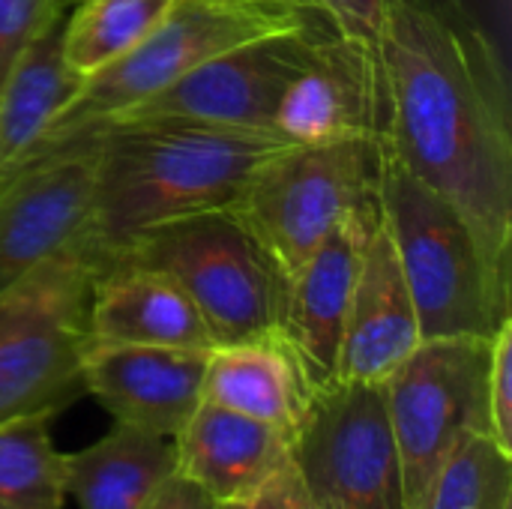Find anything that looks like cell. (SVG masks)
<instances>
[{
  "instance_id": "cell-1",
  "label": "cell",
  "mask_w": 512,
  "mask_h": 509,
  "mask_svg": "<svg viewBox=\"0 0 512 509\" xmlns=\"http://www.w3.org/2000/svg\"><path fill=\"white\" fill-rule=\"evenodd\" d=\"M384 147L471 228L512 294V105L504 60L465 0H390Z\"/></svg>"
},
{
  "instance_id": "cell-2",
  "label": "cell",
  "mask_w": 512,
  "mask_h": 509,
  "mask_svg": "<svg viewBox=\"0 0 512 509\" xmlns=\"http://www.w3.org/2000/svg\"><path fill=\"white\" fill-rule=\"evenodd\" d=\"M285 144L291 141L276 132L156 120L99 126L48 156L75 147L96 153L90 216L78 240L108 261L111 252L141 231L201 213L234 210L252 171Z\"/></svg>"
},
{
  "instance_id": "cell-3",
  "label": "cell",
  "mask_w": 512,
  "mask_h": 509,
  "mask_svg": "<svg viewBox=\"0 0 512 509\" xmlns=\"http://www.w3.org/2000/svg\"><path fill=\"white\" fill-rule=\"evenodd\" d=\"M378 204L423 339H495L512 318V294L492 279L459 210L411 174L381 141Z\"/></svg>"
},
{
  "instance_id": "cell-4",
  "label": "cell",
  "mask_w": 512,
  "mask_h": 509,
  "mask_svg": "<svg viewBox=\"0 0 512 509\" xmlns=\"http://www.w3.org/2000/svg\"><path fill=\"white\" fill-rule=\"evenodd\" d=\"M312 18H318L312 6L282 0H177L168 18L141 45L84 78L81 90L48 123L42 138L0 174L36 162L114 114L162 93L204 60L243 42L303 27Z\"/></svg>"
},
{
  "instance_id": "cell-5",
  "label": "cell",
  "mask_w": 512,
  "mask_h": 509,
  "mask_svg": "<svg viewBox=\"0 0 512 509\" xmlns=\"http://www.w3.org/2000/svg\"><path fill=\"white\" fill-rule=\"evenodd\" d=\"M105 261L81 240L0 291V423L60 414L84 396L93 282Z\"/></svg>"
},
{
  "instance_id": "cell-6",
  "label": "cell",
  "mask_w": 512,
  "mask_h": 509,
  "mask_svg": "<svg viewBox=\"0 0 512 509\" xmlns=\"http://www.w3.org/2000/svg\"><path fill=\"white\" fill-rule=\"evenodd\" d=\"M108 258L171 276L195 303L216 348L282 339L288 276L234 210L156 225Z\"/></svg>"
},
{
  "instance_id": "cell-7",
  "label": "cell",
  "mask_w": 512,
  "mask_h": 509,
  "mask_svg": "<svg viewBox=\"0 0 512 509\" xmlns=\"http://www.w3.org/2000/svg\"><path fill=\"white\" fill-rule=\"evenodd\" d=\"M381 138L285 144L249 177L234 213L291 279L357 210L378 201Z\"/></svg>"
},
{
  "instance_id": "cell-8",
  "label": "cell",
  "mask_w": 512,
  "mask_h": 509,
  "mask_svg": "<svg viewBox=\"0 0 512 509\" xmlns=\"http://www.w3.org/2000/svg\"><path fill=\"white\" fill-rule=\"evenodd\" d=\"M492 339H423L384 381L408 509H423L450 453L474 432L492 435Z\"/></svg>"
},
{
  "instance_id": "cell-9",
  "label": "cell",
  "mask_w": 512,
  "mask_h": 509,
  "mask_svg": "<svg viewBox=\"0 0 512 509\" xmlns=\"http://www.w3.org/2000/svg\"><path fill=\"white\" fill-rule=\"evenodd\" d=\"M306 495L330 509H408L384 384L336 381L309 396L291 438Z\"/></svg>"
},
{
  "instance_id": "cell-10",
  "label": "cell",
  "mask_w": 512,
  "mask_h": 509,
  "mask_svg": "<svg viewBox=\"0 0 512 509\" xmlns=\"http://www.w3.org/2000/svg\"><path fill=\"white\" fill-rule=\"evenodd\" d=\"M327 27L330 24L318 15L303 27L243 42L204 60L162 93L114 114L102 126L165 120L240 132H276L279 102Z\"/></svg>"
},
{
  "instance_id": "cell-11",
  "label": "cell",
  "mask_w": 512,
  "mask_h": 509,
  "mask_svg": "<svg viewBox=\"0 0 512 509\" xmlns=\"http://www.w3.org/2000/svg\"><path fill=\"white\" fill-rule=\"evenodd\" d=\"M96 153L75 147L0 174V291L84 234Z\"/></svg>"
},
{
  "instance_id": "cell-12",
  "label": "cell",
  "mask_w": 512,
  "mask_h": 509,
  "mask_svg": "<svg viewBox=\"0 0 512 509\" xmlns=\"http://www.w3.org/2000/svg\"><path fill=\"white\" fill-rule=\"evenodd\" d=\"M276 132L291 144L384 138L387 81L381 60L327 27L279 102Z\"/></svg>"
},
{
  "instance_id": "cell-13",
  "label": "cell",
  "mask_w": 512,
  "mask_h": 509,
  "mask_svg": "<svg viewBox=\"0 0 512 509\" xmlns=\"http://www.w3.org/2000/svg\"><path fill=\"white\" fill-rule=\"evenodd\" d=\"M378 222V201L357 210L288 279L282 342L294 354L312 393L339 381L345 318L366 246Z\"/></svg>"
},
{
  "instance_id": "cell-14",
  "label": "cell",
  "mask_w": 512,
  "mask_h": 509,
  "mask_svg": "<svg viewBox=\"0 0 512 509\" xmlns=\"http://www.w3.org/2000/svg\"><path fill=\"white\" fill-rule=\"evenodd\" d=\"M210 351L156 348L90 339L84 351V393L114 423L174 438L204 399Z\"/></svg>"
},
{
  "instance_id": "cell-15",
  "label": "cell",
  "mask_w": 512,
  "mask_h": 509,
  "mask_svg": "<svg viewBox=\"0 0 512 509\" xmlns=\"http://www.w3.org/2000/svg\"><path fill=\"white\" fill-rule=\"evenodd\" d=\"M420 342L417 309L381 216L351 294L339 351V381L384 384Z\"/></svg>"
},
{
  "instance_id": "cell-16",
  "label": "cell",
  "mask_w": 512,
  "mask_h": 509,
  "mask_svg": "<svg viewBox=\"0 0 512 509\" xmlns=\"http://www.w3.org/2000/svg\"><path fill=\"white\" fill-rule=\"evenodd\" d=\"M177 474L216 504H249L291 459V435L201 399L174 435Z\"/></svg>"
},
{
  "instance_id": "cell-17",
  "label": "cell",
  "mask_w": 512,
  "mask_h": 509,
  "mask_svg": "<svg viewBox=\"0 0 512 509\" xmlns=\"http://www.w3.org/2000/svg\"><path fill=\"white\" fill-rule=\"evenodd\" d=\"M90 339L213 351L216 342L186 291L162 270L108 258L93 282Z\"/></svg>"
},
{
  "instance_id": "cell-18",
  "label": "cell",
  "mask_w": 512,
  "mask_h": 509,
  "mask_svg": "<svg viewBox=\"0 0 512 509\" xmlns=\"http://www.w3.org/2000/svg\"><path fill=\"white\" fill-rule=\"evenodd\" d=\"M174 474V438L129 423H114L96 444L63 456L66 495L81 509H144Z\"/></svg>"
},
{
  "instance_id": "cell-19",
  "label": "cell",
  "mask_w": 512,
  "mask_h": 509,
  "mask_svg": "<svg viewBox=\"0 0 512 509\" xmlns=\"http://www.w3.org/2000/svg\"><path fill=\"white\" fill-rule=\"evenodd\" d=\"M309 396L312 390L282 339L219 345L210 351L204 399L213 405L270 423L294 438Z\"/></svg>"
},
{
  "instance_id": "cell-20",
  "label": "cell",
  "mask_w": 512,
  "mask_h": 509,
  "mask_svg": "<svg viewBox=\"0 0 512 509\" xmlns=\"http://www.w3.org/2000/svg\"><path fill=\"white\" fill-rule=\"evenodd\" d=\"M69 12L57 15L15 57L0 81V171L18 162L42 138L48 123L84 84L63 57V24Z\"/></svg>"
},
{
  "instance_id": "cell-21",
  "label": "cell",
  "mask_w": 512,
  "mask_h": 509,
  "mask_svg": "<svg viewBox=\"0 0 512 509\" xmlns=\"http://www.w3.org/2000/svg\"><path fill=\"white\" fill-rule=\"evenodd\" d=\"M177 0H78L63 24V57L81 78L141 45Z\"/></svg>"
},
{
  "instance_id": "cell-22",
  "label": "cell",
  "mask_w": 512,
  "mask_h": 509,
  "mask_svg": "<svg viewBox=\"0 0 512 509\" xmlns=\"http://www.w3.org/2000/svg\"><path fill=\"white\" fill-rule=\"evenodd\" d=\"M54 414L0 423V509H63V453L51 444Z\"/></svg>"
},
{
  "instance_id": "cell-23",
  "label": "cell",
  "mask_w": 512,
  "mask_h": 509,
  "mask_svg": "<svg viewBox=\"0 0 512 509\" xmlns=\"http://www.w3.org/2000/svg\"><path fill=\"white\" fill-rule=\"evenodd\" d=\"M512 456L492 435L474 432L438 471L423 509H510Z\"/></svg>"
},
{
  "instance_id": "cell-24",
  "label": "cell",
  "mask_w": 512,
  "mask_h": 509,
  "mask_svg": "<svg viewBox=\"0 0 512 509\" xmlns=\"http://www.w3.org/2000/svg\"><path fill=\"white\" fill-rule=\"evenodd\" d=\"M78 0H0V81L15 57Z\"/></svg>"
},
{
  "instance_id": "cell-25",
  "label": "cell",
  "mask_w": 512,
  "mask_h": 509,
  "mask_svg": "<svg viewBox=\"0 0 512 509\" xmlns=\"http://www.w3.org/2000/svg\"><path fill=\"white\" fill-rule=\"evenodd\" d=\"M339 36L363 45L381 60V42L387 27L390 0H306Z\"/></svg>"
},
{
  "instance_id": "cell-26",
  "label": "cell",
  "mask_w": 512,
  "mask_h": 509,
  "mask_svg": "<svg viewBox=\"0 0 512 509\" xmlns=\"http://www.w3.org/2000/svg\"><path fill=\"white\" fill-rule=\"evenodd\" d=\"M489 417L495 444L512 456V318L501 324V330L492 339Z\"/></svg>"
},
{
  "instance_id": "cell-27",
  "label": "cell",
  "mask_w": 512,
  "mask_h": 509,
  "mask_svg": "<svg viewBox=\"0 0 512 509\" xmlns=\"http://www.w3.org/2000/svg\"><path fill=\"white\" fill-rule=\"evenodd\" d=\"M246 509H306V486L300 480L294 459H288L264 483V489L246 504Z\"/></svg>"
},
{
  "instance_id": "cell-28",
  "label": "cell",
  "mask_w": 512,
  "mask_h": 509,
  "mask_svg": "<svg viewBox=\"0 0 512 509\" xmlns=\"http://www.w3.org/2000/svg\"><path fill=\"white\" fill-rule=\"evenodd\" d=\"M144 509H216V501L207 492H201L195 483L174 474Z\"/></svg>"
},
{
  "instance_id": "cell-29",
  "label": "cell",
  "mask_w": 512,
  "mask_h": 509,
  "mask_svg": "<svg viewBox=\"0 0 512 509\" xmlns=\"http://www.w3.org/2000/svg\"><path fill=\"white\" fill-rule=\"evenodd\" d=\"M306 509H330V507H324L321 501H315L312 495H306Z\"/></svg>"
},
{
  "instance_id": "cell-30",
  "label": "cell",
  "mask_w": 512,
  "mask_h": 509,
  "mask_svg": "<svg viewBox=\"0 0 512 509\" xmlns=\"http://www.w3.org/2000/svg\"><path fill=\"white\" fill-rule=\"evenodd\" d=\"M216 509H246V504H216Z\"/></svg>"
},
{
  "instance_id": "cell-31",
  "label": "cell",
  "mask_w": 512,
  "mask_h": 509,
  "mask_svg": "<svg viewBox=\"0 0 512 509\" xmlns=\"http://www.w3.org/2000/svg\"><path fill=\"white\" fill-rule=\"evenodd\" d=\"M282 3H297V6H309L306 0H282Z\"/></svg>"
},
{
  "instance_id": "cell-32",
  "label": "cell",
  "mask_w": 512,
  "mask_h": 509,
  "mask_svg": "<svg viewBox=\"0 0 512 509\" xmlns=\"http://www.w3.org/2000/svg\"><path fill=\"white\" fill-rule=\"evenodd\" d=\"M510 509H512V507H510Z\"/></svg>"
}]
</instances>
